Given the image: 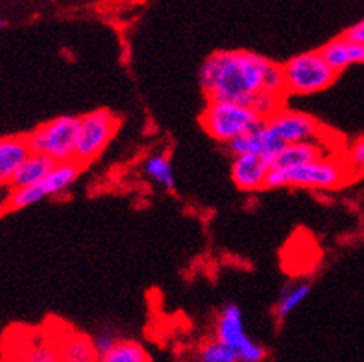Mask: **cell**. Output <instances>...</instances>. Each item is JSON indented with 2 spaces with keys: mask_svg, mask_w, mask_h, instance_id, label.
I'll list each match as a JSON object with an SVG mask.
<instances>
[{
  "mask_svg": "<svg viewBox=\"0 0 364 362\" xmlns=\"http://www.w3.org/2000/svg\"><path fill=\"white\" fill-rule=\"evenodd\" d=\"M98 362H150V355L143 344L135 340L120 339L107 353L98 357Z\"/></svg>",
  "mask_w": 364,
  "mask_h": 362,
  "instance_id": "19",
  "label": "cell"
},
{
  "mask_svg": "<svg viewBox=\"0 0 364 362\" xmlns=\"http://www.w3.org/2000/svg\"><path fill=\"white\" fill-rule=\"evenodd\" d=\"M196 361L198 362H239L237 353L226 344L218 342L217 339L205 340L198 348L196 353Z\"/></svg>",
  "mask_w": 364,
  "mask_h": 362,
  "instance_id": "21",
  "label": "cell"
},
{
  "mask_svg": "<svg viewBox=\"0 0 364 362\" xmlns=\"http://www.w3.org/2000/svg\"><path fill=\"white\" fill-rule=\"evenodd\" d=\"M328 148L323 142H296V144H287L277 151V156L272 161V170L292 169V166L307 165L316 159L328 157Z\"/></svg>",
  "mask_w": 364,
  "mask_h": 362,
  "instance_id": "14",
  "label": "cell"
},
{
  "mask_svg": "<svg viewBox=\"0 0 364 362\" xmlns=\"http://www.w3.org/2000/svg\"><path fill=\"white\" fill-rule=\"evenodd\" d=\"M261 122L263 120L252 107L235 102H208L200 115L203 132L226 147L257 128Z\"/></svg>",
  "mask_w": 364,
  "mask_h": 362,
  "instance_id": "3",
  "label": "cell"
},
{
  "mask_svg": "<svg viewBox=\"0 0 364 362\" xmlns=\"http://www.w3.org/2000/svg\"><path fill=\"white\" fill-rule=\"evenodd\" d=\"M143 174L146 176L150 181L157 183L165 191H174L176 188V176L174 166H172L171 157L166 156L165 151L159 154H152L148 156L143 163Z\"/></svg>",
  "mask_w": 364,
  "mask_h": 362,
  "instance_id": "17",
  "label": "cell"
},
{
  "mask_svg": "<svg viewBox=\"0 0 364 362\" xmlns=\"http://www.w3.org/2000/svg\"><path fill=\"white\" fill-rule=\"evenodd\" d=\"M320 54L323 55L326 63L331 67L337 74L346 70L351 65L364 63V45H359L355 41H350L348 37L338 36L331 39L329 43L318 48Z\"/></svg>",
  "mask_w": 364,
  "mask_h": 362,
  "instance_id": "13",
  "label": "cell"
},
{
  "mask_svg": "<svg viewBox=\"0 0 364 362\" xmlns=\"http://www.w3.org/2000/svg\"><path fill=\"white\" fill-rule=\"evenodd\" d=\"M119 336H115L111 331H100L98 335L92 336V344H95V349H97L98 357L104 353H107L113 346L119 342Z\"/></svg>",
  "mask_w": 364,
  "mask_h": 362,
  "instance_id": "24",
  "label": "cell"
},
{
  "mask_svg": "<svg viewBox=\"0 0 364 362\" xmlns=\"http://www.w3.org/2000/svg\"><path fill=\"white\" fill-rule=\"evenodd\" d=\"M78 133L80 117L63 115L39 124L26 139L32 154L50 157L54 163H67L74 159Z\"/></svg>",
  "mask_w": 364,
  "mask_h": 362,
  "instance_id": "5",
  "label": "cell"
},
{
  "mask_svg": "<svg viewBox=\"0 0 364 362\" xmlns=\"http://www.w3.org/2000/svg\"><path fill=\"white\" fill-rule=\"evenodd\" d=\"M230 172L237 188L246 193H255L267 188L268 176L272 172V161L254 154L235 156L231 161Z\"/></svg>",
  "mask_w": 364,
  "mask_h": 362,
  "instance_id": "10",
  "label": "cell"
},
{
  "mask_svg": "<svg viewBox=\"0 0 364 362\" xmlns=\"http://www.w3.org/2000/svg\"><path fill=\"white\" fill-rule=\"evenodd\" d=\"M285 95L309 97L331 87L338 74L326 63L320 50L301 52L282 63Z\"/></svg>",
  "mask_w": 364,
  "mask_h": 362,
  "instance_id": "4",
  "label": "cell"
},
{
  "mask_svg": "<svg viewBox=\"0 0 364 362\" xmlns=\"http://www.w3.org/2000/svg\"><path fill=\"white\" fill-rule=\"evenodd\" d=\"M32 154L26 135L0 137V185L9 187L14 176Z\"/></svg>",
  "mask_w": 364,
  "mask_h": 362,
  "instance_id": "12",
  "label": "cell"
},
{
  "mask_svg": "<svg viewBox=\"0 0 364 362\" xmlns=\"http://www.w3.org/2000/svg\"><path fill=\"white\" fill-rule=\"evenodd\" d=\"M2 188H4V187H2V185H0V198H2Z\"/></svg>",
  "mask_w": 364,
  "mask_h": 362,
  "instance_id": "27",
  "label": "cell"
},
{
  "mask_svg": "<svg viewBox=\"0 0 364 362\" xmlns=\"http://www.w3.org/2000/svg\"><path fill=\"white\" fill-rule=\"evenodd\" d=\"M18 362H60L55 340L45 336H33L24 348Z\"/></svg>",
  "mask_w": 364,
  "mask_h": 362,
  "instance_id": "20",
  "label": "cell"
},
{
  "mask_svg": "<svg viewBox=\"0 0 364 362\" xmlns=\"http://www.w3.org/2000/svg\"><path fill=\"white\" fill-rule=\"evenodd\" d=\"M272 60L250 50H215L200 67V87L208 102H235L250 106L264 91Z\"/></svg>",
  "mask_w": 364,
  "mask_h": 362,
  "instance_id": "1",
  "label": "cell"
},
{
  "mask_svg": "<svg viewBox=\"0 0 364 362\" xmlns=\"http://www.w3.org/2000/svg\"><path fill=\"white\" fill-rule=\"evenodd\" d=\"M215 339L233 349L239 362H263L267 358V349L246 333L245 316L237 303H228L218 312Z\"/></svg>",
  "mask_w": 364,
  "mask_h": 362,
  "instance_id": "7",
  "label": "cell"
},
{
  "mask_svg": "<svg viewBox=\"0 0 364 362\" xmlns=\"http://www.w3.org/2000/svg\"><path fill=\"white\" fill-rule=\"evenodd\" d=\"M83 166H80L76 161H67V163H58L52 169V172L46 176L43 181H39L33 187L26 188H15L6 194L4 207L8 209H24V207L36 206V203L43 202L45 198L60 196L82 174Z\"/></svg>",
  "mask_w": 364,
  "mask_h": 362,
  "instance_id": "8",
  "label": "cell"
},
{
  "mask_svg": "<svg viewBox=\"0 0 364 362\" xmlns=\"http://www.w3.org/2000/svg\"><path fill=\"white\" fill-rule=\"evenodd\" d=\"M282 148L283 144L277 141V137L272 133V129L268 128V124L264 120L259 124L257 128H254L250 133L228 144V150L231 151L233 157L254 154V156H263L270 161H274V157L277 156V151Z\"/></svg>",
  "mask_w": 364,
  "mask_h": 362,
  "instance_id": "11",
  "label": "cell"
},
{
  "mask_svg": "<svg viewBox=\"0 0 364 362\" xmlns=\"http://www.w3.org/2000/svg\"><path fill=\"white\" fill-rule=\"evenodd\" d=\"M120 128V119L109 110H95L80 117V133L74 150V159L80 166L91 165L100 157Z\"/></svg>",
  "mask_w": 364,
  "mask_h": 362,
  "instance_id": "6",
  "label": "cell"
},
{
  "mask_svg": "<svg viewBox=\"0 0 364 362\" xmlns=\"http://www.w3.org/2000/svg\"><path fill=\"white\" fill-rule=\"evenodd\" d=\"M60 362H98V353L92 344V339L76 331H63L58 339Z\"/></svg>",
  "mask_w": 364,
  "mask_h": 362,
  "instance_id": "15",
  "label": "cell"
},
{
  "mask_svg": "<svg viewBox=\"0 0 364 362\" xmlns=\"http://www.w3.org/2000/svg\"><path fill=\"white\" fill-rule=\"evenodd\" d=\"M58 165L50 157L41 156V154H30L28 159L24 161L21 169L17 170V174L14 176L11 183H9V191H15V188H26L33 187L39 181L50 174L52 169Z\"/></svg>",
  "mask_w": 364,
  "mask_h": 362,
  "instance_id": "16",
  "label": "cell"
},
{
  "mask_svg": "<svg viewBox=\"0 0 364 362\" xmlns=\"http://www.w3.org/2000/svg\"><path fill=\"white\" fill-rule=\"evenodd\" d=\"M344 37H348L350 41H355L359 45H364V18L357 21L355 24H351L346 32L342 33Z\"/></svg>",
  "mask_w": 364,
  "mask_h": 362,
  "instance_id": "25",
  "label": "cell"
},
{
  "mask_svg": "<svg viewBox=\"0 0 364 362\" xmlns=\"http://www.w3.org/2000/svg\"><path fill=\"white\" fill-rule=\"evenodd\" d=\"M351 181L342 156H328L307 165L272 170L267 188H309V191H335Z\"/></svg>",
  "mask_w": 364,
  "mask_h": 362,
  "instance_id": "2",
  "label": "cell"
},
{
  "mask_svg": "<svg viewBox=\"0 0 364 362\" xmlns=\"http://www.w3.org/2000/svg\"><path fill=\"white\" fill-rule=\"evenodd\" d=\"M342 161H344L351 179L364 176V135L351 142L348 150L342 154Z\"/></svg>",
  "mask_w": 364,
  "mask_h": 362,
  "instance_id": "23",
  "label": "cell"
},
{
  "mask_svg": "<svg viewBox=\"0 0 364 362\" xmlns=\"http://www.w3.org/2000/svg\"><path fill=\"white\" fill-rule=\"evenodd\" d=\"M264 122L268 124V128L272 129V133L283 147L296 144V142H323L326 133H328L320 120L307 113L289 110L287 106Z\"/></svg>",
  "mask_w": 364,
  "mask_h": 362,
  "instance_id": "9",
  "label": "cell"
},
{
  "mask_svg": "<svg viewBox=\"0 0 364 362\" xmlns=\"http://www.w3.org/2000/svg\"><path fill=\"white\" fill-rule=\"evenodd\" d=\"M311 294V283L309 281H296V283L287 284L283 292L277 298L276 307H274V314H276L277 321H285L291 316L296 309L300 307L305 299L309 298Z\"/></svg>",
  "mask_w": 364,
  "mask_h": 362,
  "instance_id": "18",
  "label": "cell"
},
{
  "mask_svg": "<svg viewBox=\"0 0 364 362\" xmlns=\"http://www.w3.org/2000/svg\"><path fill=\"white\" fill-rule=\"evenodd\" d=\"M6 26H8V21L0 17V30H2V28H6Z\"/></svg>",
  "mask_w": 364,
  "mask_h": 362,
  "instance_id": "26",
  "label": "cell"
},
{
  "mask_svg": "<svg viewBox=\"0 0 364 362\" xmlns=\"http://www.w3.org/2000/svg\"><path fill=\"white\" fill-rule=\"evenodd\" d=\"M285 98L279 97V95H272V92H259L257 97L252 100L250 107L255 111L261 120L270 119L272 115H276L277 111L285 107Z\"/></svg>",
  "mask_w": 364,
  "mask_h": 362,
  "instance_id": "22",
  "label": "cell"
}]
</instances>
